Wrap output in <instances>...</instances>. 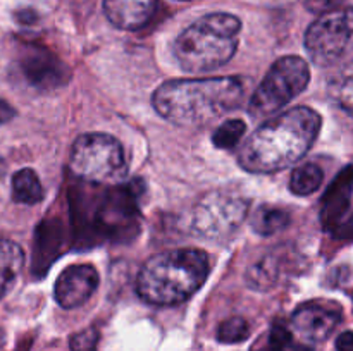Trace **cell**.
<instances>
[{"mask_svg": "<svg viewBox=\"0 0 353 351\" xmlns=\"http://www.w3.org/2000/svg\"><path fill=\"white\" fill-rule=\"evenodd\" d=\"M321 131V116L310 107H293L265 120L238 151L241 167L254 174H272L299 162Z\"/></svg>", "mask_w": 353, "mask_h": 351, "instance_id": "1", "label": "cell"}, {"mask_svg": "<svg viewBox=\"0 0 353 351\" xmlns=\"http://www.w3.org/2000/svg\"><path fill=\"white\" fill-rule=\"evenodd\" d=\"M247 86L241 78L172 79L155 89L154 109L178 126L196 127L219 119L241 105Z\"/></svg>", "mask_w": 353, "mask_h": 351, "instance_id": "2", "label": "cell"}, {"mask_svg": "<svg viewBox=\"0 0 353 351\" xmlns=\"http://www.w3.org/2000/svg\"><path fill=\"white\" fill-rule=\"evenodd\" d=\"M209 272L210 260L205 251L195 248L162 251L141 265L137 292L150 305H178L202 288Z\"/></svg>", "mask_w": 353, "mask_h": 351, "instance_id": "3", "label": "cell"}, {"mask_svg": "<svg viewBox=\"0 0 353 351\" xmlns=\"http://www.w3.org/2000/svg\"><path fill=\"white\" fill-rule=\"evenodd\" d=\"M240 33L241 21L233 14H207L178 34L172 43V54L183 71H214L236 54Z\"/></svg>", "mask_w": 353, "mask_h": 351, "instance_id": "4", "label": "cell"}, {"mask_svg": "<svg viewBox=\"0 0 353 351\" xmlns=\"http://www.w3.org/2000/svg\"><path fill=\"white\" fill-rule=\"evenodd\" d=\"M72 174L95 184H117L128 174L119 140L105 133H86L74 141L69 155Z\"/></svg>", "mask_w": 353, "mask_h": 351, "instance_id": "5", "label": "cell"}, {"mask_svg": "<svg viewBox=\"0 0 353 351\" xmlns=\"http://www.w3.org/2000/svg\"><path fill=\"white\" fill-rule=\"evenodd\" d=\"M310 83V67L299 55L278 58L252 95L248 110L255 117L278 112L300 95Z\"/></svg>", "mask_w": 353, "mask_h": 351, "instance_id": "6", "label": "cell"}, {"mask_svg": "<svg viewBox=\"0 0 353 351\" xmlns=\"http://www.w3.org/2000/svg\"><path fill=\"white\" fill-rule=\"evenodd\" d=\"M247 212L248 202L245 198L233 193L212 191L193 206L190 227L196 236L219 240L236 231Z\"/></svg>", "mask_w": 353, "mask_h": 351, "instance_id": "7", "label": "cell"}, {"mask_svg": "<svg viewBox=\"0 0 353 351\" xmlns=\"http://www.w3.org/2000/svg\"><path fill=\"white\" fill-rule=\"evenodd\" d=\"M353 41V7L333 9L314 21L305 33V48L312 62L331 65Z\"/></svg>", "mask_w": 353, "mask_h": 351, "instance_id": "8", "label": "cell"}, {"mask_svg": "<svg viewBox=\"0 0 353 351\" xmlns=\"http://www.w3.org/2000/svg\"><path fill=\"white\" fill-rule=\"evenodd\" d=\"M340 310L321 301L300 305L292 315V334L300 341L296 351H310L314 344L323 343L340 323Z\"/></svg>", "mask_w": 353, "mask_h": 351, "instance_id": "9", "label": "cell"}, {"mask_svg": "<svg viewBox=\"0 0 353 351\" xmlns=\"http://www.w3.org/2000/svg\"><path fill=\"white\" fill-rule=\"evenodd\" d=\"M99 272L88 264L71 265L64 268L55 281V301L65 310L78 308L90 299L99 286Z\"/></svg>", "mask_w": 353, "mask_h": 351, "instance_id": "10", "label": "cell"}, {"mask_svg": "<svg viewBox=\"0 0 353 351\" xmlns=\"http://www.w3.org/2000/svg\"><path fill=\"white\" fill-rule=\"evenodd\" d=\"M353 195V165H347L334 178L321 200V222L326 231H333L347 217Z\"/></svg>", "mask_w": 353, "mask_h": 351, "instance_id": "11", "label": "cell"}, {"mask_svg": "<svg viewBox=\"0 0 353 351\" xmlns=\"http://www.w3.org/2000/svg\"><path fill=\"white\" fill-rule=\"evenodd\" d=\"M157 0H103V12L112 26L137 31L152 19Z\"/></svg>", "mask_w": 353, "mask_h": 351, "instance_id": "12", "label": "cell"}, {"mask_svg": "<svg viewBox=\"0 0 353 351\" xmlns=\"http://www.w3.org/2000/svg\"><path fill=\"white\" fill-rule=\"evenodd\" d=\"M24 74L28 76L30 83L48 88V86H57L65 81L64 64L48 54H33L31 57L24 58L23 62Z\"/></svg>", "mask_w": 353, "mask_h": 351, "instance_id": "13", "label": "cell"}, {"mask_svg": "<svg viewBox=\"0 0 353 351\" xmlns=\"http://www.w3.org/2000/svg\"><path fill=\"white\" fill-rule=\"evenodd\" d=\"M24 265V253L14 241L0 237V298L12 288Z\"/></svg>", "mask_w": 353, "mask_h": 351, "instance_id": "14", "label": "cell"}, {"mask_svg": "<svg viewBox=\"0 0 353 351\" xmlns=\"http://www.w3.org/2000/svg\"><path fill=\"white\" fill-rule=\"evenodd\" d=\"M12 198L24 205H37L43 200V188L33 169H21L12 176Z\"/></svg>", "mask_w": 353, "mask_h": 351, "instance_id": "15", "label": "cell"}, {"mask_svg": "<svg viewBox=\"0 0 353 351\" xmlns=\"http://www.w3.org/2000/svg\"><path fill=\"white\" fill-rule=\"evenodd\" d=\"M323 169L317 164L307 162V164L299 165V167L292 172V178H290V189H292L293 195L296 196H309L319 189V186L323 184Z\"/></svg>", "mask_w": 353, "mask_h": 351, "instance_id": "16", "label": "cell"}, {"mask_svg": "<svg viewBox=\"0 0 353 351\" xmlns=\"http://www.w3.org/2000/svg\"><path fill=\"white\" fill-rule=\"evenodd\" d=\"M327 92L341 109L353 114V61L331 78Z\"/></svg>", "mask_w": 353, "mask_h": 351, "instance_id": "17", "label": "cell"}, {"mask_svg": "<svg viewBox=\"0 0 353 351\" xmlns=\"http://www.w3.org/2000/svg\"><path fill=\"white\" fill-rule=\"evenodd\" d=\"M290 224L288 212L278 206L264 205L255 212L252 219V227L261 236H271V234L283 231Z\"/></svg>", "mask_w": 353, "mask_h": 351, "instance_id": "18", "label": "cell"}, {"mask_svg": "<svg viewBox=\"0 0 353 351\" xmlns=\"http://www.w3.org/2000/svg\"><path fill=\"white\" fill-rule=\"evenodd\" d=\"M279 272V262L274 255H269V257L261 258L255 265H252L247 272V282L250 284V288L259 289V291H264V289L272 288L278 281Z\"/></svg>", "mask_w": 353, "mask_h": 351, "instance_id": "19", "label": "cell"}, {"mask_svg": "<svg viewBox=\"0 0 353 351\" xmlns=\"http://www.w3.org/2000/svg\"><path fill=\"white\" fill-rule=\"evenodd\" d=\"M293 341L292 330L283 323H272L271 329L259 337L250 351H286Z\"/></svg>", "mask_w": 353, "mask_h": 351, "instance_id": "20", "label": "cell"}, {"mask_svg": "<svg viewBox=\"0 0 353 351\" xmlns=\"http://www.w3.org/2000/svg\"><path fill=\"white\" fill-rule=\"evenodd\" d=\"M247 133V124L241 119H230L221 124L212 134V143L221 150H231Z\"/></svg>", "mask_w": 353, "mask_h": 351, "instance_id": "21", "label": "cell"}, {"mask_svg": "<svg viewBox=\"0 0 353 351\" xmlns=\"http://www.w3.org/2000/svg\"><path fill=\"white\" fill-rule=\"evenodd\" d=\"M217 341L224 344H236L250 336V326L241 317H231L217 327Z\"/></svg>", "mask_w": 353, "mask_h": 351, "instance_id": "22", "label": "cell"}, {"mask_svg": "<svg viewBox=\"0 0 353 351\" xmlns=\"http://www.w3.org/2000/svg\"><path fill=\"white\" fill-rule=\"evenodd\" d=\"M97 343H99V332L93 327L74 334L69 339V346L72 351H97Z\"/></svg>", "mask_w": 353, "mask_h": 351, "instance_id": "23", "label": "cell"}, {"mask_svg": "<svg viewBox=\"0 0 353 351\" xmlns=\"http://www.w3.org/2000/svg\"><path fill=\"white\" fill-rule=\"evenodd\" d=\"M343 0H305V7L314 14H324L336 9Z\"/></svg>", "mask_w": 353, "mask_h": 351, "instance_id": "24", "label": "cell"}, {"mask_svg": "<svg viewBox=\"0 0 353 351\" xmlns=\"http://www.w3.org/2000/svg\"><path fill=\"white\" fill-rule=\"evenodd\" d=\"M331 233H333V236L336 237V240H353V215L341 220Z\"/></svg>", "mask_w": 353, "mask_h": 351, "instance_id": "25", "label": "cell"}, {"mask_svg": "<svg viewBox=\"0 0 353 351\" xmlns=\"http://www.w3.org/2000/svg\"><path fill=\"white\" fill-rule=\"evenodd\" d=\"M336 351H353V332L345 330L336 337Z\"/></svg>", "mask_w": 353, "mask_h": 351, "instance_id": "26", "label": "cell"}, {"mask_svg": "<svg viewBox=\"0 0 353 351\" xmlns=\"http://www.w3.org/2000/svg\"><path fill=\"white\" fill-rule=\"evenodd\" d=\"M14 116H16V110H14L7 102L0 100V124L9 123Z\"/></svg>", "mask_w": 353, "mask_h": 351, "instance_id": "27", "label": "cell"}, {"mask_svg": "<svg viewBox=\"0 0 353 351\" xmlns=\"http://www.w3.org/2000/svg\"><path fill=\"white\" fill-rule=\"evenodd\" d=\"M0 344H2V332H0Z\"/></svg>", "mask_w": 353, "mask_h": 351, "instance_id": "28", "label": "cell"}, {"mask_svg": "<svg viewBox=\"0 0 353 351\" xmlns=\"http://www.w3.org/2000/svg\"><path fill=\"white\" fill-rule=\"evenodd\" d=\"M183 2H188V0H183Z\"/></svg>", "mask_w": 353, "mask_h": 351, "instance_id": "29", "label": "cell"}]
</instances>
